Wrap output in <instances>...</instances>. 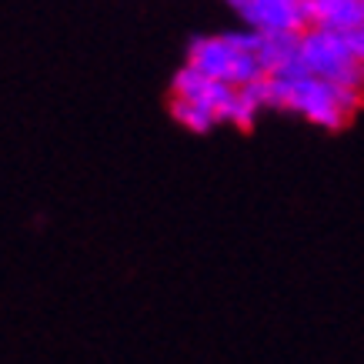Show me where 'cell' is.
<instances>
[{"instance_id": "cell-1", "label": "cell", "mask_w": 364, "mask_h": 364, "mask_svg": "<svg viewBox=\"0 0 364 364\" xmlns=\"http://www.w3.org/2000/svg\"><path fill=\"white\" fill-rule=\"evenodd\" d=\"M247 90L261 111H284L294 114L301 121L314 124L321 131H341L348 127L354 114L364 107V94L328 80L308 77V74H294V77H261L254 80Z\"/></svg>"}, {"instance_id": "cell-2", "label": "cell", "mask_w": 364, "mask_h": 364, "mask_svg": "<svg viewBox=\"0 0 364 364\" xmlns=\"http://www.w3.org/2000/svg\"><path fill=\"white\" fill-rule=\"evenodd\" d=\"M257 47H261V33L247 31V27L198 33V37H191L184 64H191L194 70H200L204 77L218 80V84L241 90L264 77V70L257 64Z\"/></svg>"}, {"instance_id": "cell-3", "label": "cell", "mask_w": 364, "mask_h": 364, "mask_svg": "<svg viewBox=\"0 0 364 364\" xmlns=\"http://www.w3.org/2000/svg\"><path fill=\"white\" fill-rule=\"evenodd\" d=\"M301 74L364 94V64L354 54L351 37L344 33L311 31V27L301 33Z\"/></svg>"}, {"instance_id": "cell-4", "label": "cell", "mask_w": 364, "mask_h": 364, "mask_svg": "<svg viewBox=\"0 0 364 364\" xmlns=\"http://www.w3.org/2000/svg\"><path fill=\"white\" fill-rule=\"evenodd\" d=\"M241 27L254 33H301L308 31L304 0H237L231 7Z\"/></svg>"}, {"instance_id": "cell-5", "label": "cell", "mask_w": 364, "mask_h": 364, "mask_svg": "<svg viewBox=\"0 0 364 364\" xmlns=\"http://www.w3.org/2000/svg\"><path fill=\"white\" fill-rule=\"evenodd\" d=\"M234 97H237V90L234 87L204 77V74L194 70L191 64H181L174 70V77H171V100H191V104L204 107L208 114H214L218 124H228L231 107H234Z\"/></svg>"}, {"instance_id": "cell-6", "label": "cell", "mask_w": 364, "mask_h": 364, "mask_svg": "<svg viewBox=\"0 0 364 364\" xmlns=\"http://www.w3.org/2000/svg\"><path fill=\"white\" fill-rule=\"evenodd\" d=\"M311 31H331L351 37L364 27V0H304Z\"/></svg>"}, {"instance_id": "cell-7", "label": "cell", "mask_w": 364, "mask_h": 364, "mask_svg": "<svg viewBox=\"0 0 364 364\" xmlns=\"http://www.w3.org/2000/svg\"><path fill=\"white\" fill-rule=\"evenodd\" d=\"M301 33H264L261 37L257 64L264 70V77H294V74H301Z\"/></svg>"}, {"instance_id": "cell-8", "label": "cell", "mask_w": 364, "mask_h": 364, "mask_svg": "<svg viewBox=\"0 0 364 364\" xmlns=\"http://www.w3.org/2000/svg\"><path fill=\"white\" fill-rule=\"evenodd\" d=\"M171 117L191 134H210L218 127V117L198 107V104H191V100H171Z\"/></svg>"}, {"instance_id": "cell-9", "label": "cell", "mask_w": 364, "mask_h": 364, "mask_svg": "<svg viewBox=\"0 0 364 364\" xmlns=\"http://www.w3.org/2000/svg\"><path fill=\"white\" fill-rule=\"evenodd\" d=\"M351 47H354V54L361 57V64H364V27L351 33Z\"/></svg>"}, {"instance_id": "cell-10", "label": "cell", "mask_w": 364, "mask_h": 364, "mask_svg": "<svg viewBox=\"0 0 364 364\" xmlns=\"http://www.w3.org/2000/svg\"><path fill=\"white\" fill-rule=\"evenodd\" d=\"M228 4H231V7H234V4H237V0H228Z\"/></svg>"}]
</instances>
